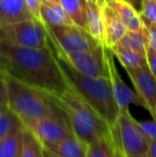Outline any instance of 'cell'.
Returning <instances> with one entry per match:
<instances>
[{
	"mask_svg": "<svg viewBox=\"0 0 156 157\" xmlns=\"http://www.w3.org/2000/svg\"><path fill=\"white\" fill-rule=\"evenodd\" d=\"M117 45L122 48H126V49H131L136 52H139V54L146 55V37L144 30H142V31L127 30Z\"/></svg>",
	"mask_w": 156,
	"mask_h": 157,
	"instance_id": "22",
	"label": "cell"
},
{
	"mask_svg": "<svg viewBox=\"0 0 156 157\" xmlns=\"http://www.w3.org/2000/svg\"><path fill=\"white\" fill-rule=\"evenodd\" d=\"M44 147L57 157H86L88 151V143L75 135Z\"/></svg>",
	"mask_w": 156,
	"mask_h": 157,
	"instance_id": "14",
	"label": "cell"
},
{
	"mask_svg": "<svg viewBox=\"0 0 156 157\" xmlns=\"http://www.w3.org/2000/svg\"><path fill=\"white\" fill-rule=\"evenodd\" d=\"M23 127L24 124L12 110L6 108L0 112V141Z\"/></svg>",
	"mask_w": 156,
	"mask_h": 157,
	"instance_id": "23",
	"label": "cell"
},
{
	"mask_svg": "<svg viewBox=\"0 0 156 157\" xmlns=\"http://www.w3.org/2000/svg\"><path fill=\"white\" fill-rule=\"evenodd\" d=\"M86 157H112L111 129L109 136L101 137L88 143V151Z\"/></svg>",
	"mask_w": 156,
	"mask_h": 157,
	"instance_id": "24",
	"label": "cell"
},
{
	"mask_svg": "<svg viewBox=\"0 0 156 157\" xmlns=\"http://www.w3.org/2000/svg\"><path fill=\"white\" fill-rule=\"evenodd\" d=\"M51 96L64 111L76 137L90 143L110 135V126L69 83L62 93Z\"/></svg>",
	"mask_w": 156,
	"mask_h": 157,
	"instance_id": "3",
	"label": "cell"
},
{
	"mask_svg": "<svg viewBox=\"0 0 156 157\" xmlns=\"http://www.w3.org/2000/svg\"><path fill=\"white\" fill-rule=\"evenodd\" d=\"M129 2H131V4H133L134 6H135L136 9H139L140 10V4H141V0H129Z\"/></svg>",
	"mask_w": 156,
	"mask_h": 157,
	"instance_id": "33",
	"label": "cell"
},
{
	"mask_svg": "<svg viewBox=\"0 0 156 157\" xmlns=\"http://www.w3.org/2000/svg\"><path fill=\"white\" fill-rule=\"evenodd\" d=\"M24 127L0 141V157H21Z\"/></svg>",
	"mask_w": 156,
	"mask_h": 157,
	"instance_id": "20",
	"label": "cell"
},
{
	"mask_svg": "<svg viewBox=\"0 0 156 157\" xmlns=\"http://www.w3.org/2000/svg\"><path fill=\"white\" fill-rule=\"evenodd\" d=\"M110 49L112 50L115 57H117V59L120 61V63L122 64V66L125 70H131V68L146 65V55L139 54V52L126 49V48H122L118 45L113 46Z\"/></svg>",
	"mask_w": 156,
	"mask_h": 157,
	"instance_id": "19",
	"label": "cell"
},
{
	"mask_svg": "<svg viewBox=\"0 0 156 157\" xmlns=\"http://www.w3.org/2000/svg\"><path fill=\"white\" fill-rule=\"evenodd\" d=\"M88 32L98 44L104 43V26L101 6L94 0H87ZM104 45V44H103Z\"/></svg>",
	"mask_w": 156,
	"mask_h": 157,
	"instance_id": "17",
	"label": "cell"
},
{
	"mask_svg": "<svg viewBox=\"0 0 156 157\" xmlns=\"http://www.w3.org/2000/svg\"><path fill=\"white\" fill-rule=\"evenodd\" d=\"M40 15L42 23L45 25H74L59 1L41 0Z\"/></svg>",
	"mask_w": 156,
	"mask_h": 157,
	"instance_id": "16",
	"label": "cell"
},
{
	"mask_svg": "<svg viewBox=\"0 0 156 157\" xmlns=\"http://www.w3.org/2000/svg\"><path fill=\"white\" fill-rule=\"evenodd\" d=\"M142 21H143L144 26V33H146V45L149 47L152 48L154 52H156V24L153 21H149V19L142 17Z\"/></svg>",
	"mask_w": 156,
	"mask_h": 157,
	"instance_id": "26",
	"label": "cell"
},
{
	"mask_svg": "<svg viewBox=\"0 0 156 157\" xmlns=\"http://www.w3.org/2000/svg\"><path fill=\"white\" fill-rule=\"evenodd\" d=\"M48 37L64 52H83L93 48L97 42L76 25H45Z\"/></svg>",
	"mask_w": 156,
	"mask_h": 157,
	"instance_id": "8",
	"label": "cell"
},
{
	"mask_svg": "<svg viewBox=\"0 0 156 157\" xmlns=\"http://www.w3.org/2000/svg\"><path fill=\"white\" fill-rule=\"evenodd\" d=\"M25 127L31 130L44 145L58 142L74 135L71 124L63 110L54 116L44 117L33 121L25 125Z\"/></svg>",
	"mask_w": 156,
	"mask_h": 157,
	"instance_id": "9",
	"label": "cell"
},
{
	"mask_svg": "<svg viewBox=\"0 0 156 157\" xmlns=\"http://www.w3.org/2000/svg\"><path fill=\"white\" fill-rule=\"evenodd\" d=\"M0 70L51 95L62 93L67 87V79L48 44L45 47L33 48L0 41Z\"/></svg>",
	"mask_w": 156,
	"mask_h": 157,
	"instance_id": "1",
	"label": "cell"
},
{
	"mask_svg": "<svg viewBox=\"0 0 156 157\" xmlns=\"http://www.w3.org/2000/svg\"><path fill=\"white\" fill-rule=\"evenodd\" d=\"M111 140H112V157H126L123 152L113 127L111 126Z\"/></svg>",
	"mask_w": 156,
	"mask_h": 157,
	"instance_id": "30",
	"label": "cell"
},
{
	"mask_svg": "<svg viewBox=\"0 0 156 157\" xmlns=\"http://www.w3.org/2000/svg\"><path fill=\"white\" fill-rule=\"evenodd\" d=\"M107 3L116 11L126 30H131V31L143 30L144 26L141 15L131 2L124 1V0H116V1H109Z\"/></svg>",
	"mask_w": 156,
	"mask_h": 157,
	"instance_id": "15",
	"label": "cell"
},
{
	"mask_svg": "<svg viewBox=\"0 0 156 157\" xmlns=\"http://www.w3.org/2000/svg\"><path fill=\"white\" fill-rule=\"evenodd\" d=\"M54 54L67 83L75 89L110 127L115 125L120 114V109L113 97L109 77H94L82 74L72 67L61 56L56 52Z\"/></svg>",
	"mask_w": 156,
	"mask_h": 157,
	"instance_id": "2",
	"label": "cell"
},
{
	"mask_svg": "<svg viewBox=\"0 0 156 157\" xmlns=\"http://www.w3.org/2000/svg\"><path fill=\"white\" fill-rule=\"evenodd\" d=\"M112 127L126 157L149 156V142L140 132L137 120L129 109L120 111L117 123Z\"/></svg>",
	"mask_w": 156,
	"mask_h": 157,
	"instance_id": "7",
	"label": "cell"
},
{
	"mask_svg": "<svg viewBox=\"0 0 156 157\" xmlns=\"http://www.w3.org/2000/svg\"><path fill=\"white\" fill-rule=\"evenodd\" d=\"M0 41L23 47L42 48L47 46V31L39 19L23 21L0 27Z\"/></svg>",
	"mask_w": 156,
	"mask_h": 157,
	"instance_id": "5",
	"label": "cell"
},
{
	"mask_svg": "<svg viewBox=\"0 0 156 157\" xmlns=\"http://www.w3.org/2000/svg\"><path fill=\"white\" fill-rule=\"evenodd\" d=\"M4 74V73H3ZM8 107L19 118L24 126L44 117L62 111L50 94L4 74Z\"/></svg>",
	"mask_w": 156,
	"mask_h": 157,
	"instance_id": "4",
	"label": "cell"
},
{
	"mask_svg": "<svg viewBox=\"0 0 156 157\" xmlns=\"http://www.w3.org/2000/svg\"><path fill=\"white\" fill-rule=\"evenodd\" d=\"M50 1H59V0H50Z\"/></svg>",
	"mask_w": 156,
	"mask_h": 157,
	"instance_id": "36",
	"label": "cell"
},
{
	"mask_svg": "<svg viewBox=\"0 0 156 157\" xmlns=\"http://www.w3.org/2000/svg\"><path fill=\"white\" fill-rule=\"evenodd\" d=\"M125 71L133 82L135 92L143 103L144 109L148 110L152 120L156 122V79L148 64Z\"/></svg>",
	"mask_w": 156,
	"mask_h": 157,
	"instance_id": "11",
	"label": "cell"
},
{
	"mask_svg": "<svg viewBox=\"0 0 156 157\" xmlns=\"http://www.w3.org/2000/svg\"><path fill=\"white\" fill-rule=\"evenodd\" d=\"M140 15L156 24V0H141Z\"/></svg>",
	"mask_w": 156,
	"mask_h": 157,
	"instance_id": "27",
	"label": "cell"
},
{
	"mask_svg": "<svg viewBox=\"0 0 156 157\" xmlns=\"http://www.w3.org/2000/svg\"><path fill=\"white\" fill-rule=\"evenodd\" d=\"M148 157H149V156H148Z\"/></svg>",
	"mask_w": 156,
	"mask_h": 157,
	"instance_id": "38",
	"label": "cell"
},
{
	"mask_svg": "<svg viewBox=\"0 0 156 157\" xmlns=\"http://www.w3.org/2000/svg\"><path fill=\"white\" fill-rule=\"evenodd\" d=\"M104 26V46L112 48L120 42L125 32L127 31L125 26L116 11L108 3L101 6Z\"/></svg>",
	"mask_w": 156,
	"mask_h": 157,
	"instance_id": "12",
	"label": "cell"
},
{
	"mask_svg": "<svg viewBox=\"0 0 156 157\" xmlns=\"http://www.w3.org/2000/svg\"><path fill=\"white\" fill-rule=\"evenodd\" d=\"M27 4L30 12L33 14L36 19L41 21V15H40V6H41V0H24Z\"/></svg>",
	"mask_w": 156,
	"mask_h": 157,
	"instance_id": "31",
	"label": "cell"
},
{
	"mask_svg": "<svg viewBox=\"0 0 156 157\" xmlns=\"http://www.w3.org/2000/svg\"><path fill=\"white\" fill-rule=\"evenodd\" d=\"M8 107V94H6V85L4 74L0 70V112Z\"/></svg>",
	"mask_w": 156,
	"mask_h": 157,
	"instance_id": "28",
	"label": "cell"
},
{
	"mask_svg": "<svg viewBox=\"0 0 156 157\" xmlns=\"http://www.w3.org/2000/svg\"><path fill=\"white\" fill-rule=\"evenodd\" d=\"M112 50L110 48L104 46V59L105 64H106L107 72H108V77L110 80L111 89H112V94L116 99L120 111L123 110H128L129 106L133 105L141 106L144 108V105L140 97L138 96L134 90H131L126 83L123 81L120 73L118 72L117 66L115 64V59H113Z\"/></svg>",
	"mask_w": 156,
	"mask_h": 157,
	"instance_id": "10",
	"label": "cell"
},
{
	"mask_svg": "<svg viewBox=\"0 0 156 157\" xmlns=\"http://www.w3.org/2000/svg\"><path fill=\"white\" fill-rule=\"evenodd\" d=\"M33 18L24 0H0V27Z\"/></svg>",
	"mask_w": 156,
	"mask_h": 157,
	"instance_id": "13",
	"label": "cell"
},
{
	"mask_svg": "<svg viewBox=\"0 0 156 157\" xmlns=\"http://www.w3.org/2000/svg\"><path fill=\"white\" fill-rule=\"evenodd\" d=\"M44 157H57V156L54 155L49 150H47L45 147H44Z\"/></svg>",
	"mask_w": 156,
	"mask_h": 157,
	"instance_id": "34",
	"label": "cell"
},
{
	"mask_svg": "<svg viewBox=\"0 0 156 157\" xmlns=\"http://www.w3.org/2000/svg\"><path fill=\"white\" fill-rule=\"evenodd\" d=\"M109 1H116V0H97V4L100 6H102L106 4L107 2H109ZM124 1H128L129 2V0H124Z\"/></svg>",
	"mask_w": 156,
	"mask_h": 157,
	"instance_id": "35",
	"label": "cell"
},
{
	"mask_svg": "<svg viewBox=\"0 0 156 157\" xmlns=\"http://www.w3.org/2000/svg\"><path fill=\"white\" fill-rule=\"evenodd\" d=\"M137 125L140 132L143 135V137L148 140L149 143L153 140H156V122L154 120L142 121V122L137 120Z\"/></svg>",
	"mask_w": 156,
	"mask_h": 157,
	"instance_id": "25",
	"label": "cell"
},
{
	"mask_svg": "<svg viewBox=\"0 0 156 157\" xmlns=\"http://www.w3.org/2000/svg\"><path fill=\"white\" fill-rule=\"evenodd\" d=\"M149 157H156V140L149 143Z\"/></svg>",
	"mask_w": 156,
	"mask_h": 157,
	"instance_id": "32",
	"label": "cell"
},
{
	"mask_svg": "<svg viewBox=\"0 0 156 157\" xmlns=\"http://www.w3.org/2000/svg\"><path fill=\"white\" fill-rule=\"evenodd\" d=\"M146 64H148L152 75L156 79V52H154L148 45H146Z\"/></svg>",
	"mask_w": 156,
	"mask_h": 157,
	"instance_id": "29",
	"label": "cell"
},
{
	"mask_svg": "<svg viewBox=\"0 0 156 157\" xmlns=\"http://www.w3.org/2000/svg\"><path fill=\"white\" fill-rule=\"evenodd\" d=\"M21 157H44V145L31 130L24 127Z\"/></svg>",
	"mask_w": 156,
	"mask_h": 157,
	"instance_id": "21",
	"label": "cell"
},
{
	"mask_svg": "<svg viewBox=\"0 0 156 157\" xmlns=\"http://www.w3.org/2000/svg\"><path fill=\"white\" fill-rule=\"evenodd\" d=\"M47 44L54 50V52L62 57L72 67L78 72L94 77L108 76L104 59V45L103 44H97L91 49L83 50V52H64L60 48L57 47L56 44L48 37V34Z\"/></svg>",
	"mask_w": 156,
	"mask_h": 157,
	"instance_id": "6",
	"label": "cell"
},
{
	"mask_svg": "<svg viewBox=\"0 0 156 157\" xmlns=\"http://www.w3.org/2000/svg\"><path fill=\"white\" fill-rule=\"evenodd\" d=\"M74 25L88 31L87 0H59Z\"/></svg>",
	"mask_w": 156,
	"mask_h": 157,
	"instance_id": "18",
	"label": "cell"
},
{
	"mask_svg": "<svg viewBox=\"0 0 156 157\" xmlns=\"http://www.w3.org/2000/svg\"><path fill=\"white\" fill-rule=\"evenodd\" d=\"M94 1H96V2H97V0H94Z\"/></svg>",
	"mask_w": 156,
	"mask_h": 157,
	"instance_id": "37",
	"label": "cell"
}]
</instances>
